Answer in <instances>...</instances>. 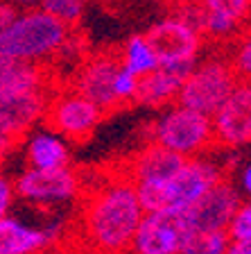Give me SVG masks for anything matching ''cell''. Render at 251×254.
I'll use <instances>...</instances> for the list:
<instances>
[{"mask_svg": "<svg viewBox=\"0 0 251 254\" xmlns=\"http://www.w3.org/2000/svg\"><path fill=\"white\" fill-rule=\"evenodd\" d=\"M143 216L136 186L109 164L95 177L79 175L77 213L59 243L68 254H129Z\"/></svg>", "mask_w": 251, "mask_h": 254, "instance_id": "1", "label": "cell"}, {"mask_svg": "<svg viewBox=\"0 0 251 254\" xmlns=\"http://www.w3.org/2000/svg\"><path fill=\"white\" fill-rule=\"evenodd\" d=\"M222 180V168L206 159H188L174 177L165 182H141L136 195L145 213L188 211Z\"/></svg>", "mask_w": 251, "mask_h": 254, "instance_id": "2", "label": "cell"}, {"mask_svg": "<svg viewBox=\"0 0 251 254\" xmlns=\"http://www.w3.org/2000/svg\"><path fill=\"white\" fill-rule=\"evenodd\" d=\"M70 32L73 30L61 25L57 18L34 7L23 11L9 27L0 32V57L32 64L50 62Z\"/></svg>", "mask_w": 251, "mask_h": 254, "instance_id": "3", "label": "cell"}, {"mask_svg": "<svg viewBox=\"0 0 251 254\" xmlns=\"http://www.w3.org/2000/svg\"><path fill=\"white\" fill-rule=\"evenodd\" d=\"M236 86L238 77L231 68L226 53L210 55L193 66L174 102H177V107L213 118V114L224 105Z\"/></svg>", "mask_w": 251, "mask_h": 254, "instance_id": "4", "label": "cell"}, {"mask_svg": "<svg viewBox=\"0 0 251 254\" xmlns=\"http://www.w3.org/2000/svg\"><path fill=\"white\" fill-rule=\"evenodd\" d=\"M120 68H122L120 48L95 50V53L86 55V59L73 70V75L63 84L70 91H75L77 95H82L84 100H89L91 105H95L106 118L127 107L113 95V79Z\"/></svg>", "mask_w": 251, "mask_h": 254, "instance_id": "5", "label": "cell"}, {"mask_svg": "<svg viewBox=\"0 0 251 254\" xmlns=\"http://www.w3.org/2000/svg\"><path fill=\"white\" fill-rule=\"evenodd\" d=\"M152 143L183 159H197L215 145L213 123L197 111L172 107L152 125Z\"/></svg>", "mask_w": 251, "mask_h": 254, "instance_id": "6", "label": "cell"}, {"mask_svg": "<svg viewBox=\"0 0 251 254\" xmlns=\"http://www.w3.org/2000/svg\"><path fill=\"white\" fill-rule=\"evenodd\" d=\"M102 121L104 114L66 84H61V89L50 98L43 114V123L48 129H52L54 136H63L75 143L86 141Z\"/></svg>", "mask_w": 251, "mask_h": 254, "instance_id": "7", "label": "cell"}, {"mask_svg": "<svg viewBox=\"0 0 251 254\" xmlns=\"http://www.w3.org/2000/svg\"><path fill=\"white\" fill-rule=\"evenodd\" d=\"M143 37L147 46L152 48V53L156 55L158 66L197 62V55L204 46L201 34L174 14L150 25Z\"/></svg>", "mask_w": 251, "mask_h": 254, "instance_id": "8", "label": "cell"}, {"mask_svg": "<svg viewBox=\"0 0 251 254\" xmlns=\"http://www.w3.org/2000/svg\"><path fill=\"white\" fill-rule=\"evenodd\" d=\"M190 238L183 211L145 213L129 254H179Z\"/></svg>", "mask_w": 251, "mask_h": 254, "instance_id": "9", "label": "cell"}, {"mask_svg": "<svg viewBox=\"0 0 251 254\" xmlns=\"http://www.w3.org/2000/svg\"><path fill=\"white\" fill-rule=\"evenodd\" d=\"M61 86L30 91V93L0 98V145L14 150L32 125L41 121L46 107Z\"/></svg>", "mask_w": 251, "mask_h": 254, "instance_id": "10", "label": "cell"}, {"mask_svg": "<svg viewBox=\"0 0 251 254\" xmlns=\"http://www.w3.org/2000/svg\"><path fill=\"white\" fill-rule=\"evenodd\" d=\"M240 204H242V197L238 193V189L229 180H222L193 209L183 211L190 236H195V234L226 232Z\"/></svg>", "mask_w": 251, "mask_h": 254, "instance_id": "11", "label": "cell"}, {"mask_svg": "<svg viewBox=\"0 0 251 254\" xmlns=\"http://www.w3.org/2000/svg\"><path fill=\"white\" fill-rule=\"evenodd\" d=\"M213 138L220 148L251 145V82H238L226 102L213 114Z\"/></svg>", "mask_w": 251, "mask_h": 254, "instance_id": "12", "label": "cell"}, {"mask_svg": "<svg viewBox=\"0 0 251 254\" xmlns=\"http://www.w3.org/2000/svg\"><path fill=\"white\" fill-rule=\"evenodd\" d=\"M14 195L39 204L48 202H68L79 195V173L73 168L37 170L27 168L14 182Z\"/></svg>", "mask_w": 251, "mask_h": 254, "instance_id": "13", "label": "cell"}, {"mask_svg": "<svg viewBox=\"0 0 251 254\" xmlns=\"http://www.w3.org/2000/svg\"><path fill=\"white\" fill-rule=\"evenodd\" d=\"M197 32L208 41H233L251 16L249 0H206L197 2Z\"/></svg>", "mask_w": 251, "mask_h": 254, "instance_id": "14", "label": "cell"}, {"mask_svg": "<svg viewBox=\"0 0 251 254\" xmlns=\"http://www.w3.org/2000/svg\"><path fill=\"white\" fill-rule=\"evenodd\" d=\"M188 159L179 157V154L170 152V150H163L154 143H147L141 150H136L134 154H129L127 159L120 161H113L118 166L122 175L131 184L136 186L141 182H165L170 177L179 173L183 168Z\"/></svg>", "mask_w": 251, "mask_h": 254, "instance_id": "15", "label": "cell"}, {"mask_svg": "<svg viewBox=\"0 0 251 254\" xmlns=\"http://www.w3.org/2000/svg\"><path fill=\"white\" fill-rule=\"evenodd\" d=\"M61 84L63 79L57 75V70L52 68L50 62L32 64L0 57V98H11V95Z\"/></svg>", "mask_w": 251, "mask_h": 254, "instance_id": "16", "label": "cell"}, {"mask_svg": "<svg viewBox=\"0 0 251 254\" xmlns=\"http://www.w3.org/2000/svg\"><path fill=\"white\" fill-rule=\"evenodd\" d=\"M195 64L197 62L158 66L156 70L138 77L134 102H136V105H145V107H163V105L174 102Z\"/></svg>", "mask_w": 251, "mask_h": 254, "instance_id": "17", "label": "cell"}, {"mask_svg": "<svg viewBox=\"0 0 251 254\" xmlns=\"http://www.w3.org/2000/svg\"><path fill=\"white\" fill-rule=\"evenodd\" d=\"M63 234V225L48 229L27 227L14 218L0 220V254H43Z\"/></svg>", "mask_w": 251, "mask_h": 254, "instance_id": "18", "label": "cell"}, {"mask_svg": "<svg viewBox=\"0 0 251 254\" xmlns=\"http://www.w3.org/2000/svg\"><path fill=\"white\" fill-rule=\"evenodd\" d=\"M27 161L30 168L37 170H57L68 168L70 154L66 143L54 134H34L27 148Z\"/></svg>", "mask_w": 251, "mask_h": 254, "instance_id": "19", "label": "cell"}, {"mask_svg": "<svg viewBox=\"0 0 251 254\" xmlns=\"http://www.w3.org/2000/svg\"><path fill=\"white\" fill-rule=\"evenodd\" d=\"M120 50H122V68L129 70V73L136 75V77H143V75L158 68L156 55L152 53V48L147 46L143 34L129 37Z\"/></svg>", "mask_w": 251, "mask_h": 254, "instance_id": "20", "label": "cell"}, {"mask_svg": "<svg viewBox=\"0 0 251 254\" xmlns=\"http://www.w3.org/2000/svg\"><path fill=\"white\" fill-rule=\"evenodd\" d=\"M226 57L238 82H251V30L240 32L231 41V50L226 53Z\"/></svg>", "mask_w": 251, "mask_h": 254, "instance_id": "21", "label": "cell"}, {"mask_svg": "<svg viewBox=\"0 0 251 254\" xmlns=\"http://www.w3.org/2000/svg\"><path fill=\"white\" fill-rule=\"evenodd\" d=\"M39 9H43L46 14L57 18V21L61 23V25H66L68 30H75V27L82 23L84 2H79V0H46V2L39 5Z\"/></svg>", "mask_w": 251, "mask_h": 254, "instance_id": "22", "label": "cell"}, {"mask_svg": "<svg viewBox=\"0 0 251 254\" xmlns=\"http://www.w3.org/2000/svg\"><path fill=\"white\" fill-rule=\"evenodd\" d=\"M226 248H229L226 232L195 234L186 241V245L179 254H226Z\"/></svg>", "mask_w": 251, "mask_h": 254, "instance_id": "23", "label": "cell"}, {"mask_svg": "<svg viewBox=\"0 0 251 254\" xmlns=\"http://www.w3.org/2000/svg\"><path fill=\"white\" fill-rule=\"evenodd\" d=\"M226 236L229 241H251V200L238 206L236 216L226 229Z\"/></svg>", "mask_w": 251, "mask_h": 254, "instance_id": "24", "label": "cell"}, {"mask_svg": "<svg viewBox=\"0 0 251 254\" xmlns=\"http://www.w3.org/2000/svg\"><path fill=\"white\" fill-rule=\"evenodd\" d=\"M136 86H138V77L131 75L129 70L120 68L115 73V79H113V95L122 105H129L134 102V95H136Z\"/></svg>", "mask_w": 251, "mask_h": 254, "instance_id": "25", "label": "cell"}, {"mask_svg": "<svg viewBox=\"0 0 251 254\" xmlns=\"http://www.w3.org/2000/svg\"><path fill=\"white\" fill-rule=\"evenodd\" d=\"M11 200H14V184L7 180L5 175H0V220L7 218Z\"/></svg>", "mask_w": 251, "mask_h": 254, "instance_id": "26", "label": "cell"}, {"mask_svg": "<svg viewBox=\"0 0 251 254\" xmlns=\"http://www.w3.org/2000/svg\"><path fill=\"white\" fill-rule=\"evenodd\" d=\"M21 16V7L18 5H11V2H0V32L9 27L11 23Z\"/></svg>", "mask_w": 251, "mask_h": 254, "instance_id": "27", "label": "cell"}, {"mask_svg": "<svg viewBox=\"0 0 251 254\" xmlns=\"http://www.w3.org/2000/svg\"><path fill=\"white\" fill-rule=\"evenodd\" d=\"M226 254H251V241H229Z\"/></svg>", "mask_w": 251, "mask_h": 254, "instance_id": "28", "label": "cell"}, {"mask_svg": "<svg viewBox=\"0 0 251 254\" xmlns=\"http://www.w3.org/2000/svg\"><path fill=\"white\" fill-rule=\"evenodd\" d=\"M240 189H242V193L251 200V164H247L240 173Z\"/></svg>", "mask_w": 251, "mask_h": 254, "instance_id": "29", "label": "cell"}, {"mask_svg": "<svg viewBox=\"0 0 251 254\" xmlns=\"http://www.w3.org/2000/svg\"><path fill=\"white\" fill-rule=\"evenodd\" d=\"M43 254H68V252H66V250H63L61 245H59V241H57V243H54L52 248H50V250H46V252H43Z\"/></svg>", "mask_w": 251, "mask_h": 254, "instance_id": "30", "label": "cell"}, {"mask_svg": "<svg viewBox=\"0 0 251 254\" xmlns=\"http://www.w3.org/2000/svg\"><path fill=\"white\" fill-rule=\"evenodd\" d=\"M9 152H11L9 148H5V145H0V164L5 161V157H7V154H9Z\"/></svg>", "mask_w": 251, "mask_h": 254, "instance_id": "31", "label": "cell"}]
</instances>
